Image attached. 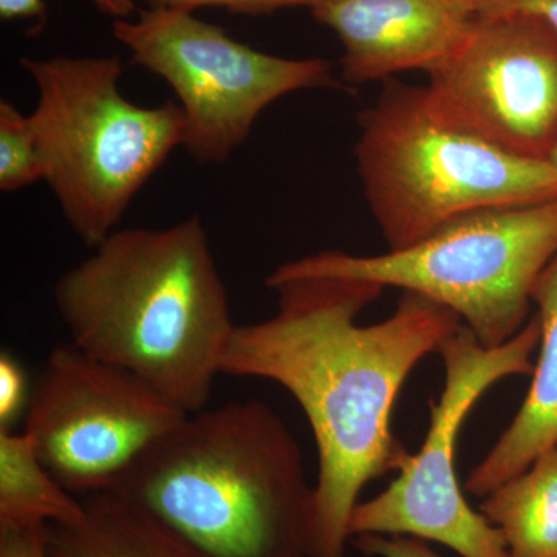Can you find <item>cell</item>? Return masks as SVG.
Masks as SVG:
<instances>
[{"mask_svg":"<svg viewBox=\"0 0 557 557\" xmlns=\"http://www.w3.org/2000/svg\"><path fill=\"white\" fill-rule=\"evenodd\" d=\"M101 13L119 20H129L137 10L135 0H89ZM0 17L3 21L46 20L44 0H0Z\"/></svg>","mask_w":557,"mask_h":557,"instance_id":"obj_19","label":"cell"},{"mask_svg":"<svg viewBox=\"0 0 557 557\" xmlns=\"http://www.w3.org/2000/svg\"><path fill=\"white\" fill-rule=\"evenodd\" d=\"M480 512L500 531L508 557H557V446L483 497Z\"/></svg>","mask_w":557,"mask_h":557,"instance_id":"obj_14","label":"cell"},{"mask_svg":"<svg viewBox=\"0 0 557 557\" xmlns=\"http://www.w3.org/2000/svg\"><path fill=\"white\" fill-rule=\"evenodd\" d=\"M113 36L139 67L170 84L186 119V152L222 164L244 145L256 121L288 94L339 87L332 62L289 60L231 38L193 11L150 7L113 22Z\"/></svg>","mask_w":557,"mask_h":557,"instance_id":"obj_8","label":"cell"},{"mask_svg":"<svg viewBox=\"0 0 557 557\" xmlns=\"http://www.w3.org/2000/svg\"><path fill=\"white\" fill-rule=\"evenodd\" d=\"M549 163L553 164V166L557 170V141L555 145V148L552 149V152H549L548 159Z\"/></svg>","mask_w":557,"mask_h":557,"instance_id":"obj_23","label":"cell"},{"mask_svg":"<svg viewBox=\"0 0 557 557\" xmlns=\"http://www.w3.org/2000/svg\"><path fill=\"white\" fill-rule=\"evenodd\" d=\"M149 7H163V9H175L196 11L199 9H223L230 13L270 14L274 11L307 7L313 10L322 0H146Z\"/></svg>","mask_w":557,"mask_h":557,"instance_id":"obj_17","label":"cell"},{"mask_svg":"<svg viewBox=\"0 0 557 557\" xmlns=\"http://www.w3.org/2000/svg\"><path fill=\"white\" fill-rule=\"evenodd\" d=\"M311 14L343 44L344 81L362 84L442 67L468 39L479 7L478 0H322Z\"/></svg>","mask_w":557,"mask_h":557,"instance_id":"obj_11","label":"cell"},{"mask_svg":"<svg viewBox=\"0 0 557 557\" xmlns=\"http://www.w3.org/2000/svg\"><path fill=\"white\" fill-rule=\"evenodd\" d=\"M44 182L38 135L30 115L0 100V189L16 193Z\"/></svg>","mask_w":557,"mask_h":557,"instance_id":"obj_16","label":"cell"},{"mask_svg":"<svg viewBox=\"0 0 557 557\" xmlns=\"http://www.w3.org/2000/svg\"><path fill=\"white\" fill-rule=\"evenodd\" d=\"M38 102L30 113L44 182L87 247L119 230L132 201L185 148L178 102L135 104L121 91L119 57L22 58Z\"/></svg>","mask_w":557,"mask_h":557,"instance_id":"obj_5","label":"cell"},{"mask_svg":"<svg viewBox=\"0 0 557 557\" xmlns=\"http://www.w3.org/2000/svg\"><path fill=\"white\" fill-rule=\"evenodd\" d=\"M479 14H525L536 17L557 36V0H478Z\"/></svg>","mask_w":557,"mask_h":557,"instance_id":"obj_21","label":"cell"},{"mask_svg":"<svg viewBox=\"0 0 557 557\" xmlns=\"http://www.w3.org/2000/svg\"><path fill=\"white\" fill-rule=\"evenodd\" d=\"M110 491L203 557H311L314 486L298 440L259 399L190 413Z\"/></svg>","mask_w":557,"mask_h":557,"instance_id":"obj_3","label":"cell"},{"mask_svg":"<svg viewBox=\"0 0 557 557\" xmlns=\"http://www.w3.org/2000/svg\"><path fill=\"white\" fill-rule=\"evenodd\" d=\"M83 504L76 522L44 527L50 557H203L120 494H90Z\"/></svg>","mask_w":557,"mask_h":557,"instance_id":"obj_13","label":"cell"},{"mask_svg":"<svg viewBox=\"0 0 557 557\" xmlns=\"http://www.w3.org/2000/svg\"><path fill=\"white\" fill-rule=\"evenodd\" d=\"M428 89L460 123L502 148L547 160L557 141V36L525 14H479Z\"/></svg>","mask_w":557,"mask_h":557,"instance_id":"obj_10","label":"cell"},{"mask_svg":"<svg viewBox=\"0 0 557 557\" xmlns=\"http://www.w3.org/2000/svg\"><path fill=\"white\" fill-rule=\"evenodd\" d=\"M91 249L54 285L70 343L188 416L207 408L237 324L203 222L116 230Z\"/></svg>","mask_w":557,"mask_h":557,"instance_id":"obj_2","label":"cell"},{"mask_svg":"<svg viewBox=\"0 0 557 557\" xmlns=\"http://www.w3.org/2000/svg\"><path fill=\"white\" fill-rule=\"evenodd\" d=\"M83 516V498L51 474L30 435L0 429V528H44Z\"/></svg>","mask_w":557,"mask_h":557,"instance_id":"obj_15","label":"cell"},{"mask_svg":"<svg viewBox=\"0 0 557 557\" xmlns=\"http://www.w3.org/2000/svg\"><path fill=\"white\" fill-rule=\"evenodd\" d=\"M355 547L373 557H442L421 539L362 534L355 537Z\"/></svg>","mask_w":557,"mask_h":557,"instance_id":"obj_20","label":"cell"},{"mask_svg":"<svg viewBox=\"0 0 557 557\" xmlns=\"http://www.w3.org/2000/svg\"><path fill=\"white\" fill-rule=\"evenodd\" d=\"M556 255L557 197L471 212L380 256L325 249L282 263L265 284L329 277L401 288L448 307L480 344L498 347L525 327L534 285Z\"/></svg>","mask_w":557,"mask_h":557,"instance_id":"obj_6","label":"cell"},{"mask_svg":"<svg viewBox=\"0 0 557 557\" xmlns=\"http://www.w3.org/2000/svg\"><path fill=\"white\" fill-rule=\"evenodd\" d=\"M28 399L24 369L3 351L0 357V429H11L22 410H27Z\"/></svg>","mask_w":557,"mask_h":557,"instance_id":"obj_18","label":"cell"},{"mask_svg":"<svg viewBox=\"0 0 557 557\" xmlns=\"http://www.w3.org/2000/svg\"><path fill=\"white\" fill-rule=\"evenodd\" d=\"M533 304L542 329L533 383L515 420L468 475L467 491L475 497H486L557 446V255L534 285Z\"/></svg>","mask_w":557,"mask_h":557,"instance_id":"obj_12","label":"cell"},{"mask_svg":"<svg viewBox=\"0 0 557 557\" xmlns=\"http://www.w3.org/2000/svg\"><path fill=\"white\" fill-rule=\"evenodd\" d=\"M188 413L134 373L79 347L50 351L25 410V432L65 490L90 496L121 475Z\"/></svg>","mask_w":557,"mask_h":557,"instance_id":"obj_9","label":"cell"},{"mask_svg":"<svg viewBox=\"0 0 557 557\" xmlns=\"http://www.w3.org/2000/svg\"><path fill=\"white\" fill-rule=\"evenodd\" d=\"M541 336L536 313L504 346H483L467 325L440 346L445 386L431 403L426 438L383 493L355 507L350 537L409 536L437 542L461 557H508L500 531L463 496L456 469L457 440L469 412L498 381L533 375L531 357Z\"/></svg>","mask_w":557,"mask_h":557,"instance_id":"obj_7","label":"cell"},{"mask_svg":"<svg viewBox=\"0 0 557 557\" xmlns=\"http://www.w3.org/2000/svg\"><path fill=\"white\" fill-rule=\"evenodd\" d=\"M358 123L357 171L388 251L471 212L557 197L548 160L519 156L460 123L428 86L388 83Z\"/></svg>","mask_w":557,"mask_h":557,"instance_id":"obj_4","label":"cell"},{"mask_svg":"<svg viewBox=\"0 0 557 557\" xmlns=\"http://www.w3.org/2000/svg\"><path fill=\"white\" fill-rule=\"evenodd\" d=\"M0 557H50L44 528H0Z\"/></svg>","mask_w":557,"mask_h":557,"instance_id":"obj_22","label":"cell"},{"mask_svg":"<svg viewBox=\"0 0 557 557\" xmlns=\"http://www.w3.org/2000/svg\"><path fill=\"white\" fill-rule=\"evenodd\" d=\"M270 288L276 313L237 325L222 373L273 381L299 403L319 458L311 557H346L359 494L412 457L392 429L399 392L463 322L448 307L403 292L391 317L359 325L384 292L370 282L309 277Z\"/></svg>","mask_w":557,"mask_h":557,"instance_id":"obj_1","label":"cell"}]
</instances>
